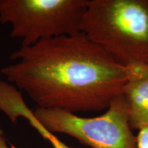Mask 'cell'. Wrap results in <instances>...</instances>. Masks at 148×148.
<instances>
[{
	"instance_id": "8",
	"label": "cell",
	"mask_w": 148,
	"mask_h": 148,
	"mask_svg": "<svg viewBox=\"0 0 148 148\" xmlns=\"http://www.w3.org/2000/svg\"><path fill=\"white\" fill-rule=\"evenodd\" d=\"M0 148H9L7 145L6 140H5L3 132L0 124Z\"/></svg>"
},
{
	"instance_id": "3",
	"label": "cell",
	"mask_w": 148,
	"mask_h": 148,
	"mask_svg": "<svg viewBox=\"0 0 148 148\" xmlns=\"http://www.w3.org/2000/svg\"><path fill=\"white\" fill-rule=\"evenodd\" d=\"M88 0H0V23L11 25L10 36L22 47L81 32Z\"/></svg>"
},
{
	"instance_id": "6",
	"label": "cell",
	"mask_w": 148,
	"mask_h": 148,
	"mask_svg": "<svg viewBox=\"0 0 148 148\" xmlns=\"http://www.w3.org/2000/svg\"><path fill=\"white\" fill-rule=\"evenodd\" d=\"M16 114L18 117H23L27 119L29 124L34 127L45 139L47 140L53 148H72L61 141L53 133L49 132L45 127H42L39 122L37 121L33 113V111L29 108L26 103L22 104L18 107Z\"/></svg>"
},
{
	"instance_id": "1",
	"label": "cell",
	"mask_w": 148,
	"mask_h": 148,
	"mask_svg": "<svg viewBox=\"0 0 148 148\" xmlns=\"http://www.w3.org/2000/svg\"><path fill=\"white\" fill-rule=\"evenodd\" d=\"M10 59L1 73L39 108L102 110L127 82L124 66L82 32L21 46Z\"/></svg>"
},
{
	"instance_id": "4",
	"label": "cell",
	"mask_w": 148,
	"mask_h": 148,
	"mask_svg": "<svg viewBox=\"0 0 148 148\" xmlns=\"http://www.w3.org/2000/svg\"><path fill=\"white\" fill-rule=\"evenodd\" d=\"M33 113L51 133H62L91 148H137L136 136L130 125L121 93L114 97L104 113L82 117L69 111L36 107Z\"/></svg>"
},
{
	"instance_id": "7",
	"label": "cell",
	"mask_w": 148,
	"mask_h": 148,
	"mask_svg": "<svg viewBox=\"0 0 148 148\" xmlns=\"http://www.w3.org/2000/svg\"><path fill=\"white\" fill-rule=\"evenodd\" d=\"M137 148H148V127L138 130L136 136Z\"/></svg>"
},
{
	"instance_id": "5",
	"label": "cell",
	"mask_w": 148,
	"mask_h": 148,
	"mask_svg": "<svg viewBox=\"0 0 148 148\" xmlns=\"http://www.w3.org/2000/svg\"><path fill=\"white\" fill-rule=\"evenodd\" d=\"M121 95L131 128L139 130L148 127V77L127 82Z\"/></svg>"
},
{
	"instance_id": "2",
	"label": "cell",
	"mask_w": 148,
	"mask_h": 148,
	"mask_svg": "<svg viewBox=\"0 0 148 148\" xmlns=\"http://www.w3.org/2000/svg\"><path fill=\"white\" fill-rule=\"evenodd\" d=\"M80 30L124 67L148 64V0H88Z\"/></svg>"
}]
</instances>
